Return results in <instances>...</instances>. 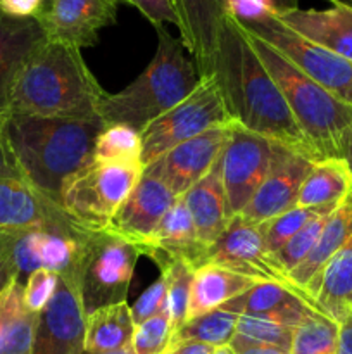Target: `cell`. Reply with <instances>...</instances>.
<instances>
[{
  "label": "cell",
  "instance_id": "obj_13",
  "mask_svg": "<svg viewBox=\"0 0 352 354\" xmlns=\"http://www.w3.org/2000/svg\"><path fill=\"white\" fill-rule=\"evenodd\" d=\"M314 162L300 152L275 144L268 175L238 216L259 225L295 207L300 187Z\"/></svg>",
  "mask_w": 352,
  "mask_h": 354
},
{
  "label": "cell",
  "instance_id": "obj_27",
  "mask_svg": "<svg viewBox=\"0 0 352 354\" xmlns=\"http://www.w3.org/2000/svg\"><path fill=\"white\" fill-rule=\"evenodd\" d=\"M24 282L16 279L0 292V354H31L38 315L24 306Z\"/></svg>",
  "mask_w": 352,
  "mask_h": 354
},
{
  "label": "cell",
  "instance_id": "obj_28",
  "mask_svg": "<svg viewBox=\"0 0 352 354\" xmlns=\"http://www.w3.org/2000/svg\"><path fill=\"white\" fill-rule=\"evenodd\" d=\"M352 192V171L340 158L316 161L300 187L299 207L335 209Z\"/></svg>",
  "mask_w": 352,
  "mask_h": 354
},
{
  "label": "cell",
  "instance_id": "obj_8",
  "mask_svg": "<svg viewBox=\"0 0 352 354\" xmlns=\"http://www.w3.org/2000/svg\"><path fill=\"white\" fill-rule=\"evenodd\" d=\"M230 123L231 118L214 76H200L195 88L182 102L140 131L141 166L145 169L182 142L190 140L214 127Z\"/></svg>",
  "mask_w": 352,
  "mask_h": 354
},
{
  "label": "cell",
  "instance_id": "obj_32",
  "mask_svg": "<svg viewBox=\"0 0 352 354\" xmlns=\"http://www.w3.org/2000/svg\"><path fill=\"white\" fill-rule=\"evenodd\" d=\"M340 325L316 313L295 327L290 354H337Z\"/></svg>",
  "mask_w": 352,
  "mask_h": 354
},
{
  "label": "cell",
  "instance_id": "obj_25",
  "mask_svg": "<svg viewBox=\"0 0 352 354\" xmlns=\"http://www.w3.org/2000/svg\"><path fill=\"white\" fill-rule=\"evenodd\" d=\"M183 201L195 225L197 237L206 248H209L223 234L228 221L231 220L221 180L219 159L211 171L183 196Z\"/></svg>",
  "mask_w": 352,
  "mask_h": 354
},
{
  "label": "cell",
  "instance_id": "obj_54",
  "mask_svg": "<svg viewBox=\"0 0 352 354\" xmlns=\"http://www.w3.org/2000/svg\"><path fill=\"white\" fill-rule=\"evenodd\" d=\"M48 2H50V0H48Z\"/></svg>",
  "mask_w": 352,
  "mask_h": 354
},
{
  "label": "cell",
  "instance_id": "obj_11",
  "mask_svg": "<svg viewBox=\"0 0 352 354\" xmlns=\"http://www.w3.org/2000/svg\"><path fill=\"white\" fill-rule=\"evenodd\" d=\"M207 263L259 282L289 283L266 249L262 223H248L238 214L231 216L223 234L207 248L204 265Z\"/></svg>",
  "mask_w": 352,
  "mask_h": 354
},
{
  "label": "cell",
  "instance_id": "obj_5",
  "mask_svg": "<svg viewBox=\"0 0 352 354\" xmlns=\"http://www.w3.org/2000/svg\"><path fill=\"white\" fill-rule=\"evenodd\" d=\"M244 33L278 85L293 120L317 159L340 158L342 142L352 127L351 104L335 97L320 83L304 75L264 40L245 30Z\"/></svg>",
  "mask_w": 352,
  "mask_h": 354
},
{
  "label": "cell",
  "instance_id": "obj_36",
  "mask_svg": "<svg viewBox=\"0 0 352 354\" xmlns=\"http://www.w3.org/2000/svg\"><path fill=\"white\" fill-rule=\"evenodd\" d=\"M295 328L289 325L278 324L275 320L261 317H251V315H238L237 330L235 334L247 341L257 342V344L275 346V348L290 351L292 337Z\"/></svg>",
  "mask_w": 352,
  "mask_h": 354
},
{
  "label": "cell",
  "instance_id": "obj_15",
  "mask_svg": "<svg viewBox=\"0 0 352 354\" xmlns=\"http://www.w3.org/2000/svg\"><path fill=\"white\" fill-rule=\"evenodd\" d=\"M88 234L90 232L81 228L19 232L10 249L19 279L24 282L30 273L40 268L50 270L57 275L75 273L83 242Z\"/></svg>",
  "mask_w": 352,
  "mask_h": 354
},
{
  "label": "cell",
  "instance_id": "obj_12",
  "mask_svg": "<svg viewBox=\"0 0 352 354\" xmlns=\"http://www.w3.org/2000/svg\"><path fill=\"white\" fill-rule=\"evenodd\" d=\"M85 320L75 273L59 275L57 289L48 306L38 315L31 354H81Z\"/></svg>",
  "mask_w": 352,
  "mask_h": 354
},
{
  "label": "cell",
  "instance_id": "obj_7",
  "mask_svg": "<svg viewBox=\"0 0 352 354\" xmlns=\"http://www.w3.org/2000/svg\"><path fill=\"white\" fill-rule=\"evenodd\" d=\"M141 252L109 228L90 232L75 270L85 315L126 301Z\"/></svg>",
  "mask_w": 352,
  "mask_h": 354
},
{
  "label": "cell",
  "instance_id": "obj_18",
  "mask_svg": "<svg viewBox=\"0 0 352 354\" xmlns=\"http://www.w3.org/2000/svg\"><path fill=\"white\" fill-rule=\"evenodd\" d=\"M178 19L179 40L200 76L213 73L217 38L224 23V0H169Z\"/></svg>",
  "mask_w": 352,
  "mask_h": 354
},
{
  "label": "cell",
  "instance_id": "obj_6",
  "mask_svg": "<svg viewBox=\"0 0 352 354\" xmlns=\"http://www.w3.org/2000/svg\"><path fill=\"white\" fill-rule=\"evenodd\" d=\"M141 175V162H100L92 159L66 182L62 213L83 230H104Z\"/></svg>",
  "mask_w": 352,
  "mask_h": 354
},
{
  "label": "cell",
  "instance_id": "obj_48",
  "mask_svg": "<svg viewBox=\"0 0 352 354\" xmlns=\"http://www.w3.org/2000/svg\"><path fill=\"white\" fill-rule=\"evenodd\" d=\"M340 159H344L347 162V166L352 171V127L349 128V131L345 133L344 142H342L340 147Z\"/></svg>",
  "mask_w": 352,
  "mask_h": 354
},
{
  "label": "cell",
  "instance_id": "obj_38",
  "mask_svg": "<svg viewBox=\"0 0 352 354\" xmlns=\"http://www.w3.org/2000/svg\"><path fill=\"white\" fill-rule=\"evenodd\" d=\"M59 275L50 272V270H35L33 273L26 277L24 280V306L28 311L35 315H40L48 303L54 297L55 289H57Z\"/></svg>",
  "mask_w": 352,
  "mask_h": 354
},
{
  "label": "cell",
  "instance_id": "obj_29",
  "mask_svg": "<svg viewBox=\"0 0 352 354\" xmlns=\"http://www.w3.org/2000/svg\"><path fill=\"white\" fill-rule=\"evenodd\" d=\"M135 330L131 306L123 303L109 304L86 315L85 346L90 353H110L130 346Z\"/></svg>",
  "mask_w": 352,
  "mask_h": 354
},
{
  "label": "cell",
  "instance_id": "obj_49",
  "mask_svg": "<svg viewBox=\"0 0 352 354\" xmlns=\"http://www.w3.org/2000/svg\"><path fill=\"white\" fill-rule=\"evenodd\" d=\"M19 232H6V230H0V258L6 256L7 252H10L12 249L14 241H16V235Z\"/></svg>",
  "mask_w": 352,
  "mask_h": 354
},
{
  "label": "cell",
  "instance_id": "obj_14",
  "mask_svg": "<svg viewBox=\"0 0 352 354\" xmlns=\"http://www.w3.org/2000/svg\"><path fill=\"white\" fill-rule=\"evenodd\" d=\"M230 124L214 127L169 149L144 173L161 180L176 197L185 196L217 162L230 137Z\"/></svg>",
  "mask_w": 352,
  "mask_h": 354
},
{
  "label": "cell",
  "instance_id": "obj_4",
  "mask_svg": "<svg viewBox=\"0 0 352 354\" xmlns=\"http://www.w3.org/2000/svg\"><path fill=\"white\" fill-rule=\"evenodd\" d=\"M157 48L147 68L128 86L107 93L100 106L104 124H128L141 131L182 102L199 83L195 64L186 57L182 40L168 28H155Z\"/></svg>",
  "mask_w": 352,
  "mask_h": 354
},
{
  "label": "cell",
  "instance_id": "obj_40",
  "mask_svg": "<svg viewBox=\"0 0 352 354\" xmlns=\"http://www.w3.org/2000/svg\"><path fill=\"white\" fill-rule=\"evenodd\" d=\"M224 12L240 23H247L273 16L276 9L273 0H224Z\"/></svg>",
  "mask_w": 352,
  "mask_h": 354
},
{
  "label": "cell",
  "instance_id": "obj_30",
  "mask_svg": "<svg viewBox=\"0 0 352 354\" xmlns=\"http://www.w3.org/2000/svg\"><path fill=\"white\" fill-rule=\"evenodd\" d=\"M238 315L226 310H213L199 317L188 318L182 327L173 332L171 344L179 342H200L211 348L228 346L237 330Z\"/></svg>",
  "mask_w": 352,
  "mask_h": 354
},
{
  "label": "cell",
  "instance_id": "obj_43",
  "mask_svg": "<svg viewBox=\"0 0 352 354\" xmlns=\"http://www.w3.org/2000/svg\"><path fill=\"white\" fill-rule=\"evenodd\" d=\"M6 120L7 118L0 116V178L23 180L19 169H17L12 151H10L9 142H7Z\"/></svg>",
  "mask_w": 352,
  "mask_h": 354
},
{
  "label": "cell",
  "instance_id": "obj_17",
  "mask_svg": "<svg viewBox=\"0 0 352 354\" xmlns=\"http://www.w3.org/2000/svg\"><path fill=\"white\" fill-rule=\"evenodd\" d=\"M175 201L176 196L161 180L144 173L107 228L130 244L137 245L144 256V249Z\"/></svg>",
  "mask_w": 352,
  "mask_h": 354
},
{
  "label": "cell",
  "instance_id": "obj_2",
  "mask_svg": "<svg viewBox=\"0 0 352 354\" xmlns=\"http://www.w3.org/2000/svg\"><path fill=\"white\" fill-rule=\"evenodd\" d=\"M104 121L9 114L6 135L17 169L30 187L61 209L62 190L93 159ZM62 211V209H61Z\"/></svg>",
  "mask_w": 352,
  "mask_h": 354
},
{
  "label": "cell",
  "instance_id": "obj_45",
  "mask_svg": "<svg viewBox=\"0 0 352 354\" xmlns=\"http://www.w3.org/2000/svg\"><path fill=\"white\" fill-rule=\"evenodd\" d=\"M16 279H19V275H17V268L16 265H14L10 252H7L6 256L0 258V292H2V290Z\"/></svg>",
  "mask_w": 352,
  "mask_h": 354
},
{
  "label": "cell",
  "instance_id": "obj_26",
  "mask_svg": "<svg viewBox=\"0 0 352 354\" xmlns=\"http://www.w3.org/2000/svg\"><path fill=\"white\" fill-rule=\"evenodd\" d=\"M255 282L259 280L238 275L217 265H202L193 273L186 320L207 311L219 310L231 299L247 292Z\"/></svg>",
  "mask_w": 352,
  "mask_h": 354
},
{
  "label": "cell",
  "instance_id": "obj_37",
  "mask_svg": "<svg viewBox=\"0 0 352 354\" xmlns=\"http://www.w3.org/2000/svg\"><path fill=\"white\" fill-rule=\"evenodd\" d=\"M173 327L166 313H159L135 325L131 335V354H164L171 346Z\"/></svg>",
  "mask_w": 352,
  "mask_h": 354
},
{
  "label": "cell",
  "instance_id": "obj_47",
  "mask_svg": "<svg viewBox=\"0 0 352 354\" xmlns=\"http://www.w3.org/2000/svg\"><path fill=\"white\" fill-rule=\"evenodd\" d=\"M337 354H352V317L340 325Z\"/></svg>",
  "mask_w": 352,
  "mask_h": 354
},
{
  "label": "cell",
  "instance_id": "obj_44",
  "mask_svg": "<svg viewBox=\"0 0 352 354\" xmlns=\"http://www.w3.org/2000/svg\"><path fill=\"white\" fill-rule=\"evenodd\" d=\"M230 348L237 354H290V351H285V349L275 348V346L257 344V342L247 341V339L240 337L237 334L231 339Z\"/></svg>",
  "mask_w": 352,
  "mask_h": 354
},
{
  "label": "cell",
  "instance_id": "obj_24",
  "mask_svg": "<svg viewBox=\"0 0 352 354\" xmlns=\"http://www.w3.org/2000/svg\"><path fill=\"white\" fill-rule=\"evenodd\" d=\"M307 297L337 325L352 317V237L328 259L307 289Z\"/></svg>",
  "mask_w": 352,
  "mask_h": 354
},
{
  "label": "cell",
  "instance_id": "obj_46",
  "mask_svg": "<svg viewBox=\"0 0 352 354\" xmlns=\"http://www.w3.org/2000/svg\"><path fill=\"white\" fill-rule=\"evenodd\" d=\"M214 348L200 342H179V344H171L164 354H211Z\"/></svg>",
  "mask_w": 352,
  "mask_h": 354
},
{
  "label": "cell",
  "instance_id": "obj_16",
  "mask_svg": "<svg viewBox=\"0 0 352 354\" xmlns=\"http://www.w3.org/2000/svg\"><path fill=\"white\" fill-rule=\"evenodd\" d=\"M119 0H50L40 17L48 40L92 47L104 28L116 23Z\"/></svg>",
  "mask_w": 352,
  "mask_h": 354
},
{
  "label": "cell",
  "instance_id": "obj_53",
  "mask_svg": "<svg viewBox=\"0 0 352 354\" xmlns=\"http://www.w3.org/2000/svg\"><path fill=\"white\" fill-rule=\"evenodd\" d=\"M333 2V6H342V7H347V9H352V0H330Z\"/></svg>",
  "mask_w": 352,
  "mask_h": 354
},
{
  "label": "cell",
  "instance_id": "obj_19",
  "mask_svg": "<svg viewBox=\"0 0 352 354\" xmlns=\"http://www.w3.org/2000/svg\"><path fill=\"white\" fill-rule=\"evenodd\" d=\"M37 17H12L0 12V116L10 114L14 86L31 55L47 41Z\"/></svg>",
  "mask_w": 352,
  "mask_h": 354
},
{
  "label": "cell",
  "instance_id": "obj_23",
  "mask_svg": "<svg viewBox=\"0 0 352 354\" xmlns=\"http://www.w3.org/2000/svg\"><path fill=\"white\" fill-rule=\"evenodd\" d=\"M290 30L352 62V9H295L276 14Z\"/></svg>",
  "mask_w": 352,
  "mask_h": 354
},
{
  "label": "cell",
  "instance_id": "obj_21",
  "mask_svg": "<svg viewBox=\"0 0 352 354\" xmlns=\"http://www.w3.org/2000/svg\"><path fill=\"white\" fill-rule=\"evenodd\" d=\"M47 228L79 227L24 180L0 178V230L28 232Z\"/></svg>",
  "mask_w": 352,
  "mask_h": 354
},
{
  "label": "cell",
  "instance_id": "obj_34",
  "mask_svg": "<svg viewBox=\"0 0 352 354\" xmlns=\"http://www.w3.org/2000/svg\"><path fill=\"white\" fill-rule=\"evenodd\" d=\"M330 213L331 211H326V213L313 218L306 227L300 228L290 241H286V244L283 245V248H280L278 251L271 256L273 263H275V266L278 268V272L282 273V275H285L286 280H289L290 273H292L293 270L309 256V252L313 251L317 239H320L321 232H323L324 225H326Z\"/></svg>",
  "mask_w": 352,
  "mask_h": 354
},
{
  "label": "cell",
  "instance_id": "obj_31",
  "mask_svg": "<svg viewBox=\"0 0 352 354\" xmlns=\"http://www.w3.org/2000/svg\"><path fill=\"white\" fill-rule=\"evenodd\" d=\"M100 162H141V135L128 124H104L93 147Z\"/></svg>",
  "mask_w": 352,
  "mask_h": 354
},
{
  "label": "cell",
  "instance_id": "obj_9",
  "mask_svg": "<svg viewBox=\"0 0 352 354\" xmlns=\"http://www.w3.org/2000/svg\"><path fill=\"white\" fill-rule=\"evenodd\" d=\"M247 33L261 38L276 52L292 62L297 69L320 83L335 97L352 106V62L307 38L300 37L282 23L276 14L257 21L240 23Z\"/></svg>",
  "mask_w": 352,
  "mask_h": 354
},
{
  "label": "cell",
  "instance_id": "obj_41",
  "mask_svg": "<svg viewBox=\"0 0 352 354\" xmlns=\"http://www.w3.org/2000/svg\"><path fill=\"white\" fill-rule=\"evenodd\" d=\"M133 6L141 12V16L154 28L166 26V24H178L176 14L173 10L169 0H119Z\"/></svg>",
  "mask_w": 352,
  "mask_h": 354
},
{
  "label": "cell",
  "instance_id": "obj_22",
  "mask_svg": "<svg viewBox=\"0 0 352 354\" xmlns=\"http://www.w3.org/2000/svg\"><path fill=\"white\" fill-rule=\"evenodd\" d=\"M206 252L207 248L197 237L195 225L183 196L176 197L175 204L164 214L150 242L144 249V256L150 258L159 268L166 263L185 261L197 270L204 265Z\"/></svg>",
  "mask_w": 352,
  "mask_h": 354
},
{
  "label": "cell",
  "instance_id": "obj_39",
  "mask_svg": "<svg viewBox=\"0 0 352 354\" xmlns=\"http://www.w3.org/2000/svg\"><path fill=\"white\" fill-rule=\"evenodd\" d=\"M166 279L164 275H159L157 280L150 283L144 292L140 294L135 304L131 306V315H133L135 325L148 320L159 313H166Z\"/></svg>",
  "mask_w": 352,
  "mask_h": 354
},
{
  "label": "cell",
  "instance_id": "obj_42",
  "mask_svg": "<svg viewBox=\"0 0 352 354\" xmlns=\"http://www.w3.org/2000/svg\"><path fill=\"white\" fill-rule=\"evenodd\" d=\"M48 0H0V12L12 17H37L43 16Z\"/></svg>",
  "mask_w": 352,
  "mask_h": 354
},
{
  "label": "cell",
  "instance_id": "obj_20",
  "mask_svg": "<svg viewBox=\"0 0 352 354\" xmlns=\"http://www.w3.org/2000/svg\"><path fill=\"white\" fill-rule=\"evenodd\" d=\"M221 310L268 318L292 328L320 313L302 290L282 282H255L247 292L231 299Z\"/></svg>",
  "mask_w": 352,
  "mask_h": 354
},
{
  "label": "cell",
  "instance_id": "obj_35",
  "mask_svg": "<svg viewBox=\"0 0 352 354\" xmlns=\"http://www.w3.org/2000/svg\"><path fill=\"white\" fill-rule=\"evenodd\" d=\"M326 211L333 209H330V207H324V209H311V207L295 206L292 209L285 211V213L278 214V216L271 218V220L264 221L262 223V230H264L266 249H268L269 254H275L300 228L306 227L313 218L320 216V214L326 213Z\"/></svg>",
  "mask_w": 352,
  "mask_h": 354
},
{
  "label": "cell",
  "instance_id": "obj_10",
  "mask_svg": "<svg viewBox=\"0 0 352 354\" xmlns=\"http://www.w3.org/2000/svg\"><path fill=\"white\" fill-rule=\"evenodd\" d=\"M275 144L231 121L230 137L219 156L221 180L230 216H237L244 211L266 178Z\"/></svg>",
  "mask_w": 352,
  "mask_h": 354
},
{
  "label": "cell",
  "instance_id": "obj_33",
  "mask_svg": "<svg viewBox=\"0 0 352 354\" xmlns=\"http://www.w3.org/2000/svg\"><path fill=\"white\" fill-rule=\"evenodd\" d=\"M161 273L166 279V315L169 318L173 332L182 327L188 317V301L192 290L195 270L185 261H171L161 266Z\"/></svg>",
  "mask_w": 352,
  "mask_h": 354
},
{
  "label": "cell",
  "instance_id": "obj_51",
  "mask_svg": "<svg viewBox=\"0 0 352 354\" xmlns=\"http://www.w3.org/2000/svg\"><path fill=\"white\" fill-rule=\"evenodd\" d=\"M211 354H237V353H235L233 349L230 348V344H228V346H219V348H214Z\"/></svg>",
  "mask_w": 352,
  "mask_h": 354
},
{
  "label": "cell",
  "instance_id": "obj_52",
  "mask_svg": "<svg viewBox=\"0 0 352 354\" xmlns=\"http://www.w3.org/2000/svg\"><path fill=\"white\" fill-rule=\"evenodd\" d=\"M81 354H131V351H130V348L117 349V351H110V353H90V351H85V349H83Z\"/></svg>",
  "mask_w": 352,
  "mask_h": 354
},
{
  "label": "cell",
  "instance_id": "obj_3",
  "mask_svg": "<svg viewBox=\"0 0 352 354\" xmlns=\"http://www.w3.org/2000/svg\"><path fill=\"white\" fill-rule=\"evenodd\" d=\"M106 95L79 48L47 40L17 78L10 114L102 121L100 106Z\"/></svg>",
  "mask_w": 352,
  "mask_h": 354
},
{
  "label": "cell",
  "instance_id": "obj_1",
  "mask_svg": "<svg viewBox=\"0 0 352 354\" xmlns=\"http://www.w3.org/2000/svg\"><path fill=\"white\" fill-rule=\"evenodd\" d=\"M231 121L320 161L293 120L278 85L248 44L237 19L226 16L217 38L213 73Z\"/></svg>",
  "mask_w": 352,
  "mask_h": 354
},
{
  "label": "cell",
  "instance_id": "obj_50",
  "mask_svg": "<svg viewBox=\"0 0 352 354\" xmlns=\"http://www.w3.org/2000/svg\"><path fill=\"white\" fill-rule=\"evenodd\" d=\"M273 3H275L276 14L299 7V0H273Z\"/></svg>",
  "mask_w": 352,
  "mask_h": 354
}]
</instances>
